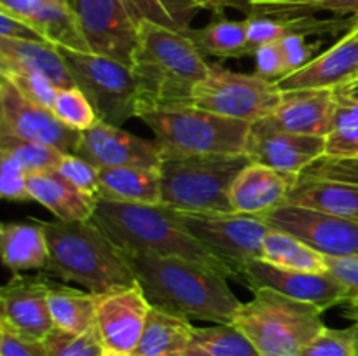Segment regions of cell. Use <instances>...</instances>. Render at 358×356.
Wrapping results in <instances>:
<instances>
[{"instance_id":"1","label":"cell","mask_w":358,"mask_h":356,"mask_svg":"<svg viewBox=\"0 0 358 356\" xmlns=\"http://www.w3.org/2000/svg\"><path fill=\"white\" fill-rule=\"evenodd\" d=\"M124 257L150 306L168 313L222 325L233 323L243 304L229 288L226 276L205 264L152 253Z\"/></svg>"},{"instance_id":"2","label":"cell","mask_w":358,"mask_h":356,"mask_svg":"<svg viewBox=\"0 0 358 356\" xmlns=\"http://www.w3.org/2000/svg\"><path fill=\"white\" fill-rule=\"evenodd\" d=\"M131 68L140 84L143 114L191 105L194 87L206 79L210 63L185 34L140 21Z\"/></svg>"},{"instance_id":"3","label":"cell","mask_w":358,"mask_h":356,"mask_svg":"<svg viewBox=\"0 0 358 356\" xmlns=\"http://www.w3.org/2000/svg\"><path fill=\"white\" fill-rule=\"evenodd\" d=\"M48 239L49 260L44 271L63 281L103 293L138 285L121 248L91 220H38Z\"/></svg>"},{"instance_id":"4","label":"cell","mask_w":358,"mask_h":356,"mask_svg":"<svg viewBox=\"0 0 358 356\" xmlns=\"http://www.w3.org/2000/svg\"><path fill=\"white\" fill-rule=\"evenodd\" d=\"M93 222L124 253H152L199 262L229 278L226 267L185 229L177 212L164 205L96 199Z\"/></svg>"},{"instance_id":"5","label":"cell","mask_w":358,"mask_h":356,"mask_svg":"<svg viewBox=\"0 0 358 356\" xmlns=\"http://www.w3.org/2000/svg\"><path fill=\"white\" fill-rule=\"evenodd\" d=\"M250 163L247 154L164 156L161 205L178 212L233 213L231 188Z\"/></svg>"},{"instance_id":"6","label":"cell","mask_w":358,"mask_h":356,"mask_svg":"<svg viewBox=\"0 0 358 356\" xmlns=\"http://www.w3.org/2000/svg\"><path fill=\"white\" fill-rule=\"evenodd\" d=\"M324 311L269 288L241 304L233 323L250 339L261 356H299L325 328Z\"/></svg>"},{"instance_id":"7","label":"cell","mask_w":358,"mask_h":356,"mask_svg":"<svg viewBox=\"0 0 358 356\" xmlns=\"http://www.w3.org/2000/svg\"><path fill=\"white\" fill-rule=\"evenodd\" d=\"M140 119L154 133L164 156L247 154L250 122L192 105L147 110Z\"/></svg>"},{"instance_id":"8","label":"cell","mask_w":358,"mask_h":356,"mask_svg":"<svg viewBox=\"0 0 358 356\" xmlns=\"http://www.w3.org/2000/svg\"><path fill=\"white\" fill-rule=\"evenodd\" d=\"M73 77L76 86L86 94L98 121L112 126L142 114V93L131 66L107 56L58 47Z\"/></svg>"},{"instance_id":"9","label":"cell","mask_w":358,"mask_h":356,"mask_svg":"<svg viewBox=\"0 0 358 356\" xmlns=\"http://www.w3.org/2000/svg\"><path fill=\"white\" fill-rule=\"evenodd\" d=\"M185 229L226 267L229 278L243 285L245 269L262 258V246L271 227L262 216L247 213L178 212Z\"/></svg>"},{"instance_id":"10","label":"cell","mask_w":358,"mask_h":356,"mask_svg":"<svg viewBox=\"0 0 358 356\" xmlns=\"http://www.w3.org/2000/svg\"><path fill=\"white\" fill-rule=\"evenodd\" d=\"M282 94L276 82L257 73H238L210 63L206 79L194 87L191 105L254 124L275 112Z\"/></svg>"},{"instance_id":"11","label":"cell","mask_w":358,"mask_h":356,"mask_svg":"<svg viewBox=\"0 0 358 356\" xmlns=\"http://www.w3.org/2000/svg\"><path fill=\"white\" fill-rule=\"evenodd\" d=\"M262 218L271 229L297 237L325 257L358 255V220L282 205Z\"/></svg>"},{"instance_id":"12","label":"cell","mask_w":358,"mask_h":356,"mask_svg":"<svg viewBox=\"0 0 358 356\" xmlns=\"http://www.w3.org/2000/svg\"><path fill=\"white\" fill-rule=\"evenodd\" d=\"M90 52L131 66L138 23L126 0H72Z\"/></svg>"},{"instance_id":"13","label":"cell","mask_w":358,"mask_h":356,"mask_svg":"<svg viewBox=\"0 0 358 356\" xmlns=\"http://www.w3.org/2000/svg\"><path fill=\"white\" fill-rule=\"evenodd\" d=\"M0 135L44 143L65 154L76 152L80 138V131L63 124L52 110L23 96L6 77H0Z\"/></svg>"},{"instance_id":"14","label":"cell","mask_w":358,"mask_h":356,"mask_svg":"<svg viewBox=\"0 0 358 356\" xmlns=\"http://www.w3.org/2000/svg\"><path fill=\"white\" fill-rule=\"evenodd\" d=\"M243 285L252 292L261 288L275 290L282 295L296 299L299 302L313 304L322 311L346 304L352 299L348 286L343 285L331 272H306L283 269L269 262L259 260L250 262L245 269Z\"/></svg>"},{"instance_id":"15","label":"cell","mask_w":358,"mask_h":356,"mask_svg":"<svg viewBox=\"0 0 358 356\" xmlns=\"http://www.w3.org/2000/svg\"><path fill=\"white\" fill-rule=\"evenodd\" d=\"M98 170L115 166H142L159 170L164 152L157 140H145L124 131L121 126L98 121L86 131H80L76 152Z\"/></svg>"},{"instance_id":"16","label":"cell","mask_w":358,"mask_h":356,"mask_svg":"<svg viewBox=\"0 0 358 356\" xmlns=\"http://www.w3.org/2000/svg\"><path fill=\"white\" fill-rule=\"evenodd\" d=\"M0 327L27 339L44 341L55 328L49 307V279L42 274L14 272L0 293Z\"/></svg>"},{"instance_id":"17","label":"cell","mask_w":358,"mask_h":356,"mask_svg":"<svg viewBox=\"0 0 358 356\" xmlns=\"http://www.w3.org/2000/svg\"><path fill=\"white\" fill-rule=\"evenodd\" d=\"M325 154L324 136H308L269 128L262 121L254 122L247 143L252 163L273 168L289 175H299L315 159Z\"/></svg>"},{"instance_id":"18","label":"cell","mask_w":358,"mask_h":356,"mask_svg":"<svg viewBox=\"0 0 358 356\" xmlns=\"http://www.w3.org/2000/svg\"><path fill=\"white\" fill-rule=\"evenodd\" d=\"M150 302L138 285L100 295L96 327L107 351H135L145 327Z\"/></svg>"},{"instance_id":"19","label":"cell","mask_w":358,"mask_h":356,"mask_svg":"<svg viewBox=\"0 0 358 356\" xmlns=\"http://www.w3.org/2000/svg\"><path fill=\"white\" fill-rule=\"evenodd\" d=\"M282 101L269 117L262 119L269 128L308 136H324L331 133L334 117L336 93L325 89L282 91Z\"/></svg>"},{"instance_id":"20","label":"cell","mask_w":358,"mask_h":356,"mask_svg":"<svg viewBox=\"0 0 358 356\" xmlns=\"http://www.w3.org/2000/svg\"><path fill=\"white\" fill-rule=\"evenodd\" d=\"M358 77V37L355 30L346 31L331 49L318 54L308 65L276 82L280 91L325 89L343 86Z\"/></svg>"},{"instance_id":"21","label":"cell","mask_w":358,"mask_h":356,"mask_svg":"<svg viewBox=\"0 0 358 356\" xmlns=\"http://www.w3.org/2000/svg\"><path fill=\"white\" fill-rule=\"evenodd\" d=\"M296 175L282 173L262 164L250 163L234 180L231 202L236 213L264 216L285 205L287 195L296 185Z\"/></svg>"},{"instance_id":"22","label":"cell","mask_w":358,"mask_h":356,"mask_svg":"<svg viewBox=\"0 0 358 356\" xmlns=\"http://www.w3.org/2000/svg\"><path fill=\"white\" fill-rule=\"evenodd\" d=\"M6 72L41 73L58 89L77 87L59 49L45 40H14L0 37V73Z\"/></svg>"},{"instance_id":"23","label":"cell","mask_w":358,"mask_h":356,"mask_svg":"<svg viewBox=\"0 0 358 356\" xmlns=\"http://www.w3.org/2000/svg\"><path fill=\"white\" fill-rule=\"evenodd\" d=\"M28 192L34 201L41 202L58 220L76 222L93 218L96 199L80 192L56 171L28 175Z\"/></svg>"},{"instance_id":"24","label":"cell","mask_w":358,"mask_h":356,"mask_svg":"<svg viewBox=\"0 0 358 356\" xmlns=\"http://www.w3.org/2000/svg\"><path fill=\"white\" fill-rule=\"evenodd\" d=\"M194 327L178 314L150 307L145 327L133 356H184L191 344Z\"/></svg>"},{"instance_id":"25","label":"cell","mask_w":358,"mask_h":356,"mask_svg":"<svg viewBox=\"0 0 358 356\" xmlns=\"http://www.w3.org/2000/svg\"><path fill=\"white\" fill-rule=\"evenodd\" d=\"M98 198L121 202L161 205L159 170L142 166L101 168Z\"/></svg>"},{"instance_id":"26","label":"cell","mask_w":358,"mask_h":356,"mask_svg":"<svg viewBox=\"0 0 358 356\" xmlns=\"http://www.w3.org/2000/svg\"><path fill=\"white\" fill-rule=\"evenodd\" d=\"M2 260L13 272L45 269L49 260L48 239L38 220L28 222H3L0 227Z\"/></svg>"},{"instance_id":"27","label":"cell","mask_w":358,"mask_h":356,"mask_svg":"<svg viewBox=\"0 0 358 356\" xmlns=\"http://www.w3.org/2000/svg\"><path fill=\"white\" fill-rule=\"evenodd\" d=\"M285 205L358 220V185L297 178Z\"/></svg>"},{"instance_id":"28","label":"cell","mask_w":358,"mask_h":356,"mask_svg":"<svg viewBox=\"0 0 358 356\" xmlns=\"http://www.w3.org/2000/svg\"><path fill=\"white\" fill-rule=\"evenodd\" d=\"M100 295L49 279V307L56 328L83 334L96 327Z\"/></svg>"},{"instance_id":"29","label":"cell","mask_w":358,"mask_h":356,"mask_svg":"<svg viewBox=\"0 0 358 356\" xmlns=\"http://www.w3.org/2000/svg\"><path fill=\"white\" fill-rule=\"evenodd\" d=\"M28 24L56 47L90 52L72 0H42Z\"/></svg>"},{"instance_id":"30","label":"cell","mask_w":358,"mask_h":356,"mask_svg":"<svg viewBox=\"0 0 358 356\" xmlns=\"http://www.w3.org/2000/svg\"><path fill=\"white\" fill-rule=\"evenodd\" d=\"M189 38L203 54L215 56V58H241L248 56L247 27L243 21L227 20L217 16L212 23L203 28H191L187 31Z\"/></svg>"},{"instance_id":"31","label":"cell","mask_w":358,"mask_h":356,"mask_svg":"<svg viewBox=\"0 0 358 356\" xmlns=\"http://www.w3.org/2000/svg\"><path fill=\"white\" fill-rule=\"evenodd\" d=\"M262 260L283 269H292V271H329L325 255L318 253L317 250L308 246L297 237L276 229H271L266 236L264 246H262Z\"/></svg>"},{"instance_id":"32","label":"cell","mask_w":358,"mask_h":356,"mask_svg":"<svg viewBox=\"0 0 358 356\" xmlns=\"http://www.w3.org/2000/svg\"><path fill=\"white\" fill-rule=\"evenodd\" d=\"M184 356H261L250 339L234 323L194 327Z\"/></svg>"},{"instance_id":"33","label":"cell","mask_w":358,"mask_h":356,"mask_svg":"<svg viewBox=\"0 0 358 356\" xmlns=\"http://www.w3.org/2000/svg\"><path fill=\"white\" fill-rule=\"evenodd\" d=\"M336 107L331 133L325 138V154L358 159V101L334 87Z\"/></svg>"},{"instance_id":"34","label":"cell","mask_w":358,"mask_h":356,"mask_svg":"<svg viewBox=\"0 0 358 356\" xmlns=\"http://www.w3.org/2000/svg\"><path fill=\"white\" fill-rule=\"evenodd\" d=\"M136 23L150 21L170 30L187 34L201 7L192 0H126Z\"/></svg>"},{"instance_id":"35","label":"cell","mask_w":358,"mask_h":356,"mask_svg":"<svg viewBox=\"0 0 358 356\" xmlns=\"http://www.w3.org/2000/svg\"><path fill=\"white\" fill-rule=\"evenodd\" d=\"M0 149L9 150L21 164L28 175L49 173L58 170L65 152L55 149L51 145L37 142H24V140L13 138V136L0 135Z\"/></svg>"},{"instance_id":"36","label":"cell","mask_w":358,"mask_h":356,"mask_svg":"<svg viewBox=\"0 0 358 356\" xmlns=\"http://www.w3.org/2000/svg\"><path fill=\"white\" fill-rule=\"evenodd\" d=\"M44 346L49 356H103L107 351L98 327L83 334H72L55 327L44 337Z\"/></svg>"},{"instance_id":"37","label":"cell","mask_w":358,"mask_h":356,"mask_svg":"<svg viewBox=\"0 0 358 356\" xmlns=\"http://www.w3.org/2000/svg\"><path fill=\"white\" fill-rule=\"evenodd\" d=\"M51 110L63 124L76 131H86L98 122V115L93 105L90 103L86 94L79 87L58 89Z\"/></svg>"},{"instance_id":"38","label":"cell","mask_w":358,"mask_h":356,"mask_svg":"<svg viewBox=\"0 0 358 356\" xmlns=\"http://www.w3.org/2000/svg\"><path fill=\"white\" fill-rule=\"evenodd\" d=\"M297 178L299 180H325L358 185V159L322 154L310 166L304 168L297 175Z\"/></svg>"},{"instance_id":"39","label":"cell","mask_w":358,"mask_h":356,"mask_svg":"<svg viewBox=\"0 0 358 356\" xmlns=\"http://www.w3.org/2000/svg\"><path fill=\"white\" fill-rule=\"evenodd\" d=\"M299 356H358L357 327L343 330L325 327Z\"/></svg>"},{"instance_id":"40","label":"cell","mask_w":358,"mask_h":356,"mask_svg":"<svg viewBox=\"0 0 358 356\" xmlns=\"http://www.w3.org/2000/svg\"><path fill=\"white\" fill-rule=\"evenodd\" d=\"M247 44L248 52L254 54L255 49L264 44L278 42L289 34H296V17H271V16H247Z\"/></svg>"},{"instance_id":"41","label":"cell","mask_w":358,"mask_h":356,"mask_svg":"<svg viewBox=\"0 0 358 356\" xmlns=\"http://www.w3.org/2000/svg\"><path fill=\"white\" fill-rule=\"evenodd\" d=\"M56 173L65 178L66 181L79 188L90 198L98 199V188H100V171L90 161L83 159L77 154H65L59 163Z\"/></svg>"},{"instance_id":"42","label":"cell","mask_w":358,"mask_h":356,"mask_svg":"<svg viewBox=\"0 0 358 356\" xmlns=\"http://www.w3.org/2000/svg\"><path fill=\"white\" fill-rule=\"evenodd\" d=\"M0 77H6L23 96L31 100L34 103L41 105L51 110L55 105L56 94H58V87L45 79L41 73L34 72H6L0 73Z\"/></svg>"},{"instance_id":"43","label":"cell","mask_w":358,"mask_h":356,"mask_svg":"<svg viewBox=\"0 0 358 356\" xmlns=\"http://www.w3.org/2000/svg\"><path fill=\"white\" fill-rule=\"evenodd\" d=\"M0 164H2V175H0V194L7 201H28V171L23 164L9 152L0 149Z\"/></svg>"},{"instance_id":"44","label":"cell","mask_w":358,"mask_h":356,"mask_svg":"<svg viewBox=\"0 0 358 356\" xmlns=\"http://www.w3.org/2000/svg\"><path fill=\"white\" fill-rule=\"evenodd\" d=\"M255 58V73L264 79L278 82L280 79L289 75V66H287L285 54L278 42H271V44H264L254 52Z\"/></svg>"},{"instance_id":"45","label":"cell","mask_w":358,"mask_h":356,"mask_svg":"<svg viewBox=\"0 0 358 356\" xmlns=\"http://www.w3.org/2000/svg\"><path fill=\"white\" fill-rule=\"evenodd\" d=\"M280 45L283 49V54H285L287 66H289V72H296V70L303 68L304 65L315 59V52L320 49L322 42H308L306 35L303 34H289L285 37L280 38Z\"/></svg>"},{"instance_id":"46","label":"cell","mask_w":358,"mask_h":356,"mask_svg":"<svg viewBox=\"0 0 358 356\" xmlns=\"http://www.w3.org/2000/svg\"><path fill=\"white\" fill-rule=\"evenodd\" d=\"M0 356H49L44 341L27 339L0 327Z\"/></svg>"},{"instance_id":"47","label":"cell","mask_w":358,"mask_h":356,"mask_svg":"<svg viewBox=\"0 0 358 356\" xmlns=\"http://www.w3.org/2000/svg\"><path fill=\"white\" fill-rule=\"evenodd\" d=\"M327 269L343 285L348 286L352 297L358 293V255L348 257H325Z\"/></svg>"},{"instance_id":"48","label":"cell","mask_w":358,"mask_h":356,"mask_svg":"<svg viewBox=\"0 0 358 356\" xmlns=\"http://www.w3.org/2000/svg\"><path fill=\"white\" fill-rule=\"evenodd\" d=\"M0 37L14 38V40H45L27 21L2 13V10H0Z\"/></svg>"},{"instance_id":"49","label":"cell","mask_w":358,"mask_h":356,"mask_svg":"<svg viewBox=\"0 0 358 356\" xmlns=\"http://www.w3.org/2000/svg\"><path fill=\"white\" fill-rule=\"evenodd\" d=\"M41 2L42 0H0V10L28 23L35 10L38 9Z\"/></svg>"},{"instance_id":"50","label":"cell","mask_w":358,"mask_h":356,"mask_svg":"<svg viewBox=\"0 0 358 356\" xmlns=\"http://www.w3.org/2000/svg\"><path fill=\"white\" fill-rule=\"evenodd\" d=\"M196 6H199L201 9H208L212 10L215 16H222L224 9L227 7H234V9H245V3L243 0H192Z\"/></svg>"},{"instance_id":"51","label":"cell","mask_w":358,"mask_h":356,"mask_svg":"<svg viewBox=\"0 0 358 356\" xmlns=\"http://www.w3.org/2000/svg\"><path fill=\"white\" fill-rule=\"evenodd\" d=\"M346 316L358 323V293L346 302Z\"/></svg>"},{"instance_id":"52","label":"cell","mask_w":358,"mask_h":356,"mask_svg":"<svg viewBox=\"0 0 358 356\" xmlns=\"http://www.w3.org/2000/svg\"><path fill=\"white\" fill-rule=\"evenodd\" d=\"M341 87H343V91H345V93L348 94V96H352L353 100L358 101V79L350 80V82L343 84Z\"/></svg>"},{"instance_id":"53","label":"cell","mask_w":358,"mask_h":356,"mask_svg":"<svg viewBox=\"0 0 358 356\" xmlns=\"http://www.w3.org/2000/svg\"><path fill=\"white\" fill-rule=\"evenodd\" d=\"M103 356H133V355H126V353H115V351H105Z\"/></svg>"},{"instance_id":"54","label":"cell","mask_w":358,"mask_h":356,"mask_svg":"<svg viewBox=\"0 0 358 356\" xmlns=\"http://www.w3.org/2000/svg\"><path fill=\"white\" fill-rule=\"evenodd\" d=\"M247 2H248V0H243V3H245V9H243V13H245V10H247Z\"/></svg>"},{"instance_id":"55","label":"cell","mask_w":358,"mask_h":356,"mask_svg":"<svg viewBox=\"0 0 358 356\" xmlns=\"http://www.w3.org/2000/svg\"><path fill=\"white\" fill-rule=\"evenodd\" d=\"M353 30H355V34H357V37H358V24H357L355 28H353Z\"/></svg>"},{"instance_id":"56","label":"cell","mask_w":358,"mask_h":356,"mask_svg":"<svg viewBox=\"0 0 358 356\" xmlns=\"http://www.w3.org/2000/svg\"><path fill=\"white\" fill-rule=\"evenodd\" d=\"M355 327H357V334H358V323H357V325H355Z\"/></svg>"},{"instance_id":"57","label":"cell","mask_w":358,"mask_h":356,"mask_svg":"<svg viewBox=\"0 0 358 356\" xmlns=\"http://www.w3.org/2000/svg\"><path fill=\"white\" fill-rule=\"evenodd\" d=\"M357 79H358V77H357Z\"/></svg>"}]
</instances>
